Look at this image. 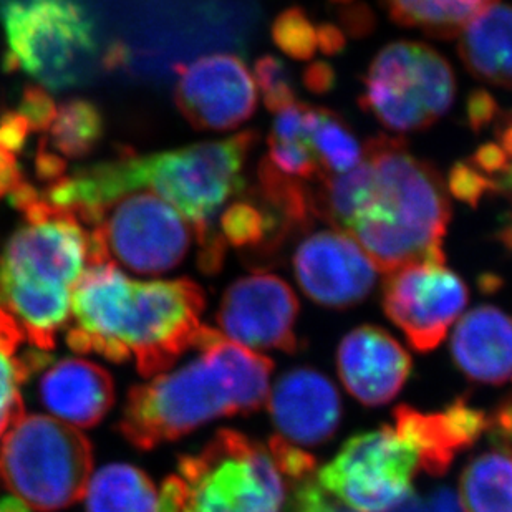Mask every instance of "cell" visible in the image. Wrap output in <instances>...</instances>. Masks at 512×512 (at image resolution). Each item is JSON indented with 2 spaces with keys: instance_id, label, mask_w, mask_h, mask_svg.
Masks as SVG:
<instances>
[{
  "instance_id": "6da1fadb",
  "label": "cell",
  "mask_w": 512,
  "mask_h": 512,
  "mask_svg": "<svg viewBox=\"0 0 512 512\" xmlns=\"http://www.w3.org/2000/svg\"><path fill=\"white\" fill-rule=\"evenodd\" d=\"M256 131L226 140L125 155L83 166L50 183L44 198L72 211L83 224L92 223L103 208L141 189L158 194L188 221L198 237L199 267L208 274L223 266L226 242L214 221L231 199L244 193L247 156L256 145Z\"/></svg>"
},
{
  "instance_id": "7a4b0ae2",
  "label": "cell",
  "mask_w": 512,
  "mask_h": 512,
  "mask_svg": "<svg viewBox=\"0 0 512 512\" xmlns=\"http://www.w3.org/2000/svg\"><path fill=\"white\" fill-rule=\"evenodd\" d=\"M204 304L191 279L133 281L113 262H93L73 292L68 347L115 363L135 358L143 377L160 375L193 350Z\"/></svg>"
},
{
  "instance_id": "3957f363",
  "label": "cell",
  "mask_w": 512,
  "mask_h": 512,
  "mask_svg": "<svg viewBox=\"0 0 512 512\" xmlns=\"http://www.w3.org/2000/svg\"><path fill=\"white\" fill-rule=\"evenodd\" d=\"M198 355L128 392L120 430L138 450H153L223 416L257 411L269 397L274 363L204 327Z\"/></svg>"
},
{
  "instance_id": "277c9868",
  "label": "cell",
  "mask_w": 512,
  "mask_h": 512,
  "mask_svg": "<svg viewBox=\"0 0 512 512\" xmlns=\"http://www.w3.org/2000/svg\"><path fill=\"white\" fill-rule=\"evenodd\" d=\"M9 198L25 221L0 254V307L29 347L49 352L70 324L73 292L90 266V231L32 184H20Z\"/></svg>"
},
{
  "instance_id": "5b68a950",
  "label": "cell",
  "mask_w": 512,
  "mask_h": 512,
  "mask_svg": "<svg viewBox=\"0 0 512 512\" xmlns=\"http://www.w3.org/2000/svg\"><path fill=\"white\" fill-rule=\"evenodd\" d=\"M372 183L362 211L345 234L362 247L375 269L392 274L421 262L446 264L450 191L440 171L411 155L400 138L367 141Z\"/></svg>"
},
{
  "instance_id": "8992f818",
  "label": "cell",
  "mask_w": 512,
  "mask_h": 512,
  "mask_svg": "<svg viewBox=\"0 0 512 512\" xmlns=\"http://www.w3.org/2000/svg\"><path fill=\"white\" fill-rule=\"evenodd\" d=\"M0 22L5 70L54 92L90 77L100 44L83 0H0Z\"/></svg>"
},
{
  "instance_id": "52a82bcc",
  "label": "cell",
  "mask_w": 512,
  "mask_h": 512,
  "mask_svg": "<svg viewBox=\"0 0 512 512\" xmlns=\"http://www.w3.org/2000/svg\"><path fill=\"white\" fill-rule=\"evenodd\" d=\"M92 471V443L54 416L24 415L0 441V481L35 511L80 501Z\"/></svg>"
},
{
  "instance_id": "ba28073f",
  "label": "cell",
  "mask_w": 512,
  "mask_h": 512,
  "mask_svg": "<svg viewBox=\"0 0 512 512\" xmlns=\"http://www.w3.org/2000/svg\"><path fill=\"white\" fill-rule=\"evenodd\" d=\"M178 478L183 512H282L289 489L269 448L234 430L181 456Z\"/></svg>"
},
{
  "instance_id": "9c48e42d",
  "label": "cell",
  "mask_w": 512,
  "mask_h": 512,
  "mask_svg": "<svg viewBox=\"0 0 512 512\" xmlns=\"http://www.w3.org/2000/svg\"><path fill=\"white\" fill-rule=\"evenodd\" d=\"M455 97V72L443 55L430 45L395 42L370 63L360 107L387 130L415 133L450 112Z\"/></svg>"
},
{
  "instance_id": "30bf717a",
  "label": "cell",
  "mask_w": 512,
  "mask_h": 512,
  "mask_svg": "<svg viewBox=\"0 0 512 512\" xmlns=\"http://www.w3.org/2000/svg\"><path fill=\"white\" fill-rule=\"evenodd\" d=\"M90 231V264L113 262L136 274L173 271L188 254L193 228L151 191L118 199L98 213Z\"/></svg>"
},
{
  "instance_id": "8fae6325",
  "label": "cell",
  "mask_w": 512,
  "mask_h": 512,
  "mask_svg": "<svg viewBox=\"0 0 512 512\" xmlns=\"http://www.w3.org/2000/svg\"><path fill=\"white\" fill-rule=\"evenodd\" d=\"M420 471L415 450L393 426L345 441L319 471V484L352 512H390L411 499Z\"/></svg>"
},
{
  "instance_id": "7c38bea8",
  "label": "cell",
  "mask_w": 512,
  "mask_h": 512,
  "mask_svg": "<svg viewBox=\"0 0 512 512\" xmlns=\"http://www.w3.org/2000/svg\"><path fill=\"white\" fill-rule=\"evenodd\" d=\"M463 279L440 262H421L388 274L383 310L418 352H431L445 340L468 304Z\"/></svg>"
},
{
  "instance_id": "4fadbf2b",
  "label": "cell",
  "mask_w": 512,
  "mask_h": 512,
  "mask_svg": "<svg viewBox=\"0 0 512 512\" xmlns=\"http://www.w3.org/2000/svg\"><path fill=\"white\" fill-rule=\"evenodd\" d=\"M174 98L194 128L231 131L256 112L257 87L242 58L211 54L179 68Z\"/></svg>"
},
{
  "instance_id": "5bb4252c",
  "label": "cell",
  "mask_w": 512,
  "mask_h": 512,
  "mask_svg": "<svg viewBox=\"0 0 512 512\" xmlns=\"http://www.w3.org/2000/svg\"><path fill=\"white\" fill-rule=\"evenodd\" d=\"M299 299L287 282L274 274H252L229 285L219 305L221 334L242 347L297 350L295 322Z\"/></svg>"
},
{
  "instance_id": "9a60e30c",
  "label": "cell",
  "mask_w": 512,
  "mask_h": 512,
  "mask_svg": "<svg viewBox=\"0 0 512 512\" xmlns=\"http://www.w3.org/2000/svg\"><path fill=\"white\" fill-rule=\"evenodd\" d=\"M294 272L305 295L330 309L360 304L377 281V269L362 247L337 229L305 237L294 254Z\"/></svg>"
},
{
  "instance_id": "2e32d148",
  "label": "cell",
  "mask_w": 512,
  "mask_h": 512,
  "mask_svg": "<svg viewBox=\"0 0 512 512\" xmlns=\"http://www.w3.org/2000/svg\"><path fill=\"white\" fill-rule=\"evenodd\" d=\"M277 436L292 446H319L335 435L342 403L334 383L312 368H295L277 380L269 397Z\"/></svg>"
},
{
  "instance_id": "e0dca14e",
  "label": "cell",
  "mask_w": 512,
  "mask_h": 512,
  "mask_svg": "<svg viewBox=\"0 0 512 512\" xmlns=\"http://www.w3.org/2000/svg\"><path fill=\"white\" fill-rule=\"evenodd\" d=\"M340 380L363 405L392 401L410 378L411 358L387 330L373 325L353 329L337 352Z\"/></svg>"
},
{
  "instance_id": "ac0fdd59",
  "label": "cell",
  "mask_w": 512,
  "mask_h": 512,
  "mask_svg": "<svg viewBox=\"0 0 512 512\" xmlns=\"http://www.w3.org/2000/svg\"><path fill=\"white\" fill-rule=\"evenodd\" d=\"M393 423L398 435L415 450L420 469L431 476H441L458 453L468 450L486 435L488 413L459 398L435 413L398 406L393 411Z\"/></svg>"
},
{
  "instance_id": "d6986e66",
  "label": "cell",
  "mask_w": 512,
  "mask_h": 512,
  "mask_svg": "<svg viewBox=\"0 0 512 512\" xmlns=\"http://www.w3.org/2000/svg\"><path fill=\"white\" fill-rule=\"evenodd\" d=\"M40 403L73 428H92L112 410L113 378L105 368L85 358L50 363L39 382Z\"/></svg>"
},
{
  "instance_id": "ffe728a7",
  "label": "cell",
  "mask_w": 512,
  "mask_h": 512,
  "mask_svg": "<svg viewBox=\"0 0 512 512\" xmlns=\"http://www.w3.org/2000/svg\"><path fill=\"white\" fill-rule=\"evenodd\" d=\"M451 355L473 382H512V317L494 305H479L459 320Z\"/></svg>"
},
{
  "instance_id": "44dd1931",
  "label": "cell",
  "mask_w": 512,
  "mask_h": 512,
  "mask_svg": "<svg viewBox=\"0 0 512 512\" xmlns=\"http://www.w3.org/2000/svg\"><path fill=\"white\" fill-rule=\"evenodd\" d=\"M459 57L474 78L512 88V7L489 4L459 32Z\"/></svg>"
},
{
  "instance_id": "7402d4cb",
  "label": "cell",
  "mask_w": 512,
  "mask_h": 512,
  "mask_svg": "<svg viewBox=\"0 0 512 512\" xmlns=\"http://www.w3.org/2000/svg\"><path fill=\"white\" fill-rule=\"evenodd\" d=\"M302 231L282 209L251 189V196H239L226 206L219 218V232L226 246L252 254L277 252L287 237Z\"/></svg>"
},
{
  "instance_id": "603a6c76",
  "label": "cell",
  "mask_w": 512,
  "mask_h": 512,
  "mask_svg": "<svg viewBox=\"0 0 512 512\" xmlns=\"http://www.w3.org/2000/svg\"><path fill=\"white\" fill-rule=\"evenodd\" d=\"M50 363L49 352L29 347L17 322L0 307V441L25 415L20 388Z\"/></svg>"
},
{
  "instance_id": "cb8c5ba5",
  "label": "cell",
  "mask_w": 512,
  "mask_h": 512,
  "mask_svg": "<svg viewBox=\"0 0 512 512\" xmlns=\"http://www.w3.org/2000/svg\"><path fill=\"white\" fill-rule=\"evenodd\" d=\"M461 512H512V451L494 446L474 456L459 481Z\"/></svg>"
},
{
  "instance_id": "d4e9b609",
  "label": "cell",
  "mask_w": 512,
  "mask_h": 512,
  "mask_svg": "<svg viewBox=\"0 0 512 512\" xmlns=\"http://www.w3.org/2000/svg\"><path fill=\"white\" fill-rule=\"evenodd\" d=\"M87 512H156L158 491L150 476L131 464H108L88 483Z\"/></svg>"
},
{
  "instance_id": "484cf974",
  "label": "cell",
  "mask_w": 512,
  "mask_h": 512,
  "mask_svg": "<svg viewBox=\"0 0 512 512\" xmlns=\"http://www.w3.org/2000/svg\"><path fill=\"white\" fill-rule=\"evenodd\" d=\"M105 133V118L87 98H68L57 107L40 143L42 150L65 160H82L95 151Z\"/></svg>"
},
{
  "instance_id": "4316f807",
  "label": "cell",
  "mask_w": 512,
  "mask_h": 512,
  "mask_svg": "<svg viewBox=\"0 0 512 512\" xmlns=\"http://www.w3.org/2000/svg\"><path fill=\"white\" fill-rule=\"evenodd\" d=\"M309 141L324 179L352 171L365 158V145L347 121L327 108L312 107Z\"/></svg>"
},
{
  "instance_id": "83f0119b",
  "label": "cell",
  "mask_w": 512,
  "mask_h": 512,
  "mask_svg": "<svg viewBox=\"0 0 512 512\" xmlns=\"http://www.w3.org/2000/svg\"><path fill=\"white\" fill-rule=\"evenodd\" d=\"M272 39L289 57L310 60L319 50V25L304 9L290 7L274 20Z\"/></svg>"
},
{
  "instance_id": "f1b7e54d",
  "label": "cell",
  "mask_w": 512,
  "mask_h": 512,
  "mask_svg": "<svg viewBox=\"0 0 512 512\" xmlns=\"http://www.w3.org/2000/svg\"><path fill=\"white\" fill-rule=\"evenodd\" d=\"M264 160L289 178L300 181H315L324 179L319 161L310 148L309 141H277L269 138V155Z\"/></svg>"
},
{
  "instance_id": "f546056e",
  "label": "cell",
  "mask_w": 512,
  "mask_h": 512,
  "mask_svg": "<svg viewBox=\"0 0 512 512\" xmlns=\"http://www.w3.org/2000/svg\"><path fill=\"white\" fill-rule=\"evenodd\" d=\"M254 75H256L257 85L261 88L264 105L274 115L299 102L289 68L285 67L281 58L274 55H264L259 58L254 65Z\"/></svg>"
},
{
  "instance_id": "4dcf8cb0",
  "label": "cell",
  "mask_w": 512,
  "mask_h": 512,
  "mask_svg": "<svg viewBox=\"0 0 512 512\" xmlns=\"http://www.w3.org/2000/svg\"><path fill=\"white\" fill-rule=\"evenodd\" d=\"M448 191L456 199L476 208L489 194H494V181L476 170L468 161H458L448 174Z\"/></svg>"
},
{
  "instance_id": "1f68e13d",
  "label": "cell",
  "mask_w": 512,
  "mask_h": 512,
  "mask_svg": "<svg viewBox=\"0 0 512 512\" xmlns=\"http://www.w3.org/2000/svg\"><path fill=\"white\" fill-rule=\"evenodd\" d=\"M17 112L24 116L32 133H45L57 113V105L49 90L30 85L24 90Z\"/></svg>"
},
{
  "instance_id": "d6a6232c",
  "label": "cell",
  "mask_w": 512,
  "mask_h": 512,
  "mask_svg": "<svg viewBox=\"0 0 512 512\" xmlns=\"http://www.w3.org/2000/svg\"><path fill=\"white\" fill-rule=\"evenodd\" d=\"M501 113L498 102L493 95L484 90H473L466 100V123L473 133L486 130Z\"/></svg>"
},
{
  "instance_id": "836d02e7",
  "label": "cell",
  "mask_w": 512,
  "mask_h": 512,
  "mask_svg": "<svg viewBox=\"0 0 512 512\" xmlns=\"http://www.w3.org/2000/svg\"><path fill=\"white\" fill-rule=\"evenodd\" d=\"M486 435L491 445L512 451V398L504 400L493 413H489Z\"/></svg>"
},
{
  "instance_id": "e575fe53",
  "label": "cell",
  "mask_w": 512,
  "mask_h": 512,
  "mask_svg": "<svg viewBox=\"0 0 512 512\" xmlns=\"http://www.w3.org/2000/svg\"><path fill=\"white\" fill-rule=\"evenodd\" d=\"M468 163L493 181L511 166L508 158L496 143L479 146L478 150L474 151V155L469 158Z\"/></svg>"
},
{
  "instance_id": "d590c367",
  "label": "cell",
  "mask_w": 512,
  "mask_h": 512,
  "mask_svg": "<svg viewBox=\"0 0 512 512\" xmlns=\"http://www.w3.org/2000/svg\"><path fill=\"white\" fill-rule=\"evenodd\" d=\"M302 82L309 92L325 95L334 90L337 85V73L327 62L310 63L302 75Z\"/></svg>"
},
{
  "instance_id": "8d00e7d4",
  "label": "cell",
  "mask_w": 512,
  "mask_h": 512,
  "mask_svg": "<svg viewBox=\"0 0 512 512\" xmlns=\"http://www.w3.org/2000/svg\"><path fill=\"white\" fill-rule=\"evenodd\" d=\"M22 183L24 176L17 163V155L0 146V198L10 196Z\"/></svg>"
},
{
  "instance_id": "74e56055",
  "label": "cell",
  "mask_w": 512,
  "mask_h": 512,
  "mask_svg": "<svg viewBox=\"0 0 512 512\" xmlns=\"http://www.w3.org/2000/svg\"><path fill=\"white\" fill-rule=\"evenodd\" d=\"M342 22L343 29L352 37H365V35L372 32L373 25H375L372 12L365 5H358L353 9L345 10L342 15Z\"/></svg>"
},
{
  "instance_id": "f35d334b",
  "label": "cell",
  "mask_w": 512,
  "mask_h": 512,
  "mask_svg": "<svg viewBox=\"0 0 512 512\" xmlns=\"http://www.w3.org/2000/svg\"><path fill=\"white\" fill-rule=\"evenodd\" d=\"M156 512H183V488L178 476L165 479L158 496Z\"/></svg>"
},
{
  "instance_id": "ab89813d",
  "label": "cell",
  "mask_w": 512,
  "mask_h": 512,
  "mask_svg": "<svg viewBox=\"0 0 512 512\" xmlns=\"http://www.w3.org/2000/svg\"><path fill=\"white\" fill-rule=\"evenodd\" d=\"M342 27L332 24L319 25V50L325 55H337L345 49Z\"/></svg>"
},
{
  "instance_id": "60d3db41",
  "label": "cell",
  "mask_w": 512,
  "mask_h": 512,
  "mask_svg": "<svg viewBox=\"0 0 512 512\" xmlns=\"http://www.w3.org/2000/svg\"><path fill=\"white\" fill-rule=\"evenodd\" d=\"M494 143L501 148L512 165V110L501 112L494 120Z\"/></svg>"
},
{
  "instance_id": "b9f144b4",
  "label": "cell",
  "mask_w": 512,
  "mask_h": 512,
  "mask_svg": "<svg viewBox=\"0 0 512 512\" xmlns=\"http://www.w3.org/2000/svg\"><path fill=\"white\" fill-rule=\"evenodd\" d=\"M496 239L501 242V246L512 254V208L501 216Z\"/></svg>"
},
{
  "instance_id": "7bdbcfd3",
  "label": "cell",
  "mask_w": 512,
  "mask_h": 512,
  "mask_svg": "<svg viewBox=\"0 0 512 512\" xmlns=\"http://www.w3.org/2000/svg\"><path fill=\"white\" fill-rule=\"evenodd\" d=\"M494 194L512 196V165L498 179H494Z\"/></svg>"
},
{
  "instance_id": "ee69618b",
  "label": "cell",
  "mask_w": 512,
  "mask_h": 512,
  "mask_svg": "<svg viewBox=\"0 0 512 512\" xmlns=\"http://www.w3.org/2000/svg\"><path fill=\"white\" fill-rule=\"evenodd\" d=\"M0 512H29V508L19 499L10 496L0 501Z\"/></svg>"
},
{
  "instance_id": "f6af8a7d",
  "label": "cell",
  "mask_w": 512,
  "mask_h": 512,
  "mask_svg": "<svg viewBox=\"0 0 512 512\" xmlns=\"http://www.w3.org/2000/svg\"><path fill=\"white\" fill-rule=\"evenodd\" d=\"M332 2H337V4H350L353 0H332Z\"/></svg>"
}]
</instances>
